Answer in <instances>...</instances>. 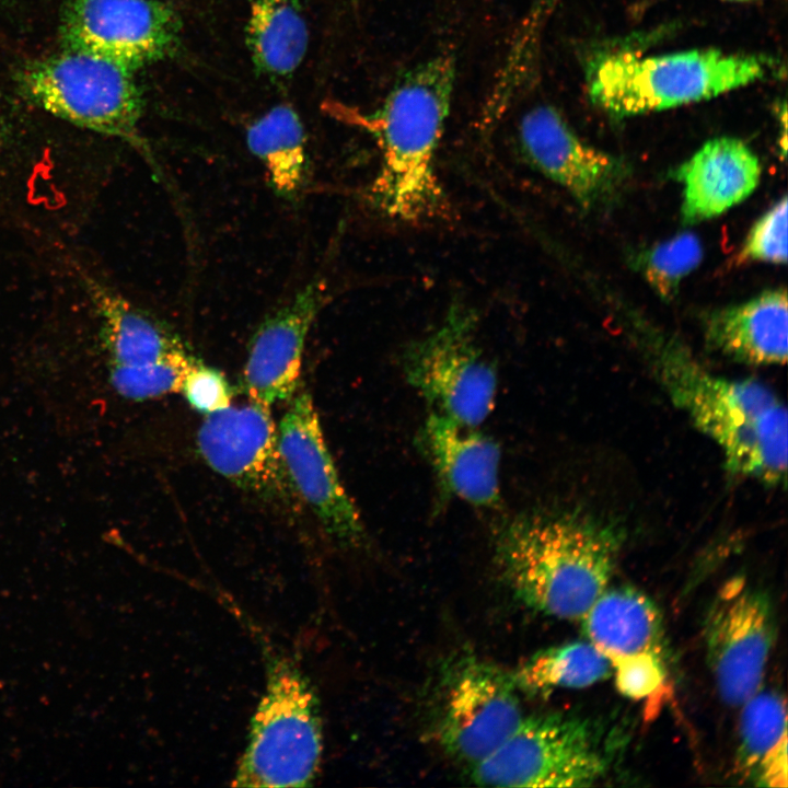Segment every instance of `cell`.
<instances>
[{
	"instance_id": "obj_27",
	"label": "cell",
	"mask_w": 788,
	"mask_h": 788,
	"mask_svg": "<svg viewBox=\"0 0 788 788\" xmlns=\"http://www.w3.org/2000/svg\"><path fill=\"white\" fill-rule=\"evenodd\" d=\"M787 262V197L783 196L751 228L737 257V264Z\"/></svg>"
},
{
	"instance_id": "obj_28",
	"label": "cell",
	"mask_w": 788,
	"mask_h": 788,
	"mask_svg": "<svg viewBox=\"0 0 788 788\" xmlns=\"http://www.w3.org/2000/svg\"><path fill=\"white\" fill-rule=\"evenodd\" d=\"M617 690L625 696L640 699L657 692L665 681L663 656L641 652L612 663Z\"/></svg>"
},
{
	"instance_id": "obj_13",
	"label": "cell",
	"mask_w": 788,
	"mask_h": 788,
	"mask_svg": "<svg viewBox=\"0 0 788 788\" xmlns=\"http://www.w3.org/2000/svg\"><path fill=\"white\" fill-rule=\"evenodd\" d=\"M277 426L281 459L301 505L341 546L366 537L361 517L343 486L310 393L296 392Z\"/></svg>"
},
{
	"instance_id": "obj_21",
	"label": "cell",
	"mask_w": 788,
	"mask_h": 788,
	"mask_svg": "<svg viewBox=\"0 0 788 788\" xmlns=\"http://www.w3.org/2000/svg\"><path fill=\"white\" fill-rule=\"evenodd\" d=\"M246 45L252 61L270 79H287L304 59L309 31L294 0H247Z\"/></svg>"
},
{
	"instance_id": "obj_22",
	"label": "cell",
	"mask_w": 788,
	"mask_h": 788,
	"mask_svg": "<svg viewBox=\"0 0 788 788\" xmlns=\"http://www.w3.org/2000/svg\"><path fill=\"white\" fill-rule=\"evenodd\" d=\"M246 143L265 166L274 189L286 198L296 196L306 173V139L294 108L288 104L270 108L247 127Z\"/></svg>"
},
{
	"instance_id": "obj_18",
	"label": "cell",
	"mask_w": 788,
	"mask_h": 788,
	"mask_svg": "<svg viewBox=\"0 0 788 788\" xmlns=\"http://www.w3.org/2000/svg\"><path fill=\"white\" fill-rule=\"evenodd\" d=\"M707 345L735 361L781 366L788 352V304L784 288L710 312L704 322Z\"/></svg>"
},
{
	"instance_id": "obj_7",
	"label": "cell",
	"mask_w": 788,
	"mask_h": 788,
	"mask_svg": "<svg viewBox=\"0 0 788 788\" xmlns=\"http://www.w3.org/2000/svg\"><path fill=\"white\" fill-rule=\"evenodd\" d=\"M475 310L455 299L440 324L404 354V372L431 412L478 427L491 413L497 373L476 340Z\"/></svg>"
},
{
	"instance_id": "obj_10",
	"label": "cell",
	"mask_w": 788,
	"mask_h": 788,
	"mask_svg": "<svg viewBox=\"0 0 788 788\" xmlns=\"http://www.w3.org/2000/svg\"><path fill=\"white\" fill-rule=\"evenodd\" d=\"M768 595L745 578L728 580L704 624L706 657L721 699L741 707L761 691L775 641Z\"/></svg>"
},
{
	"instance_id": "obj_30",
	"label": "cell",
	"mask_w": 788,
	"mask_h": 788,
	"mask_svg": "<svg viewBox=\"0 0 788 788\" xmlns=\"http://www.w3.org/2000/svg\"><path fill=\"white\" fill-rule=\"evenodd\" d=\"M561 0H533L531 10L510 48L509 57L520 62L533 58L537 37L547 18Z\"/></svg>"
},
{
	"instance_id": "obj_12",
	"label": "cell",
	"mask_w": 788,
	"mask_h": 788,
	"mask_svg": "<svg viewBox=\"0 0 788 788\" xmlns=\"http://www.w3.org/2000/svg\"><path fill=\"white\" fill-rule=\"evenodd\" d=\"M196 443L204 461L237 487L289 511L301 506L281 459L270 408L250 402L205 415Z\"/></svg>"
},
{
	"instance_id": "obj_20",
	"label": "cell",
	"mask_w": 788,
	"mask_h": 788,
	"mask_svg": "<svg viewBox=\"0 0 788 788\" xmlns=\"http://www.w3.org/2000/svg\"><path fill=\"white\" fill-rule=\"evenodd\" d=\"M96 309L111 367L146 364L185 351L184 345L161 324L102 281L82 274Z\"/></svg>"
},
{
	"instance_id": "obj_3",
	"label": "cell",
	"mask_w": 788,
	"mask_h": 788,
	"mask_svg": "<svg viewBox=\"0 0 788 788\" xmlns=\"http://www.w3.org/2000/svg\"><path fill=\"white\" fill-rule=\"evenodd\" d=\"M650 368L672 403L721 451L727 470L770 486L787 480L785 404L762 382L702 367L683 347L653 340Z\"/></svg>"
},
{
	"instance_id": "obj_5",
	"label": "cell",
	"mask_w": 788,
	"mask_h": 788,
	"mask_svg": "<svg viewBox=\"0 0 788 788\" xmlns=\"http://www.w3.org/2000/svg\"><path fill=\"white\" fill-rule=\"evenodd\" d=\"M266 688L252 719L232 785L306 787L320 770L323 732L313 685L296 662L271 653Z\"/></svg>"
},
{
	"instance_id": "obj_29",
	"label": "cell",
	"mask_w": 788,
	"mask_h": 788,
	"mask_svg": "<svg viewBox=\"0 0 788 788\" xmlns=\"http://www.w3.org/2000/svg\"><path fill=\"white\" fill-rule=\"evenodd\" d=\"M196 412L209 415L232 403V391L225 376L198 360L187 371L181 392Z\"/></svg>"
},
{
	"instance_id": "obj_31",
	"label": "cell",
	"mask_w": 788,
	"mask_h": 788,
	"mask_svg": "<svg viewBox=\"0 0 788 788\" xmlns=\"http://www.w3.org/2000/svg\"><path fill=\"white\" fill-rule=\"evenodd\" d=\"M755 770L760 785L787 787V738L760 762Z\"/></svg>"
},
{
	"instance_id": "obj_4",
	"label": "cell",
	"mask_w": 788,
	"mask_h": 788,
	"mask_svg": "<svg viewBox=\"0 0 788 788\" xmlns=\"http://www.w3.org/2000/svg\"><path fill=\"white\" fill-rule=\"evenodd\" d=\"M776 70L769 58L691 49L661 55L601 53L589 61L591 102L615 117L665 111L744 88Z\"/></svg>"
},
{
	"instance_id": "obj_11",
	"label": "cell",
	"mask_w": 788,
	"mask_h": 788,
	"mask_svg": "<svg viewBox=\"0 0 788 788\" xmlns=\"http://www.w3.org/2000/svg\"><path fill=\"white\" fill-rule=\"evenodd\" d=\"M181 33L177 11L160 0H66L59 23L63 49L96 55L132 71L174 54Z\"/></svg>"
},
{
	"instance_id": "obj_33",
	"label": "cell",
	"mask_w": 788,
	"mask_h": 788,
	"mask_svg": "<svg viewBox=\"0 0 788 788\" xmlns=\"http://www.w3.org/2000/svg\"><path fill=\"white\" fill-rule=\"evenodd\" d=\"M726 1H733V2H745V1H751V0H726Z\"/></svg>"
},
{
	"instance_id": "obj_1",
	"label": "cell",
	"mask_w": 788,
	"mask_h": 788,
	"mask_svg": "<svg viewBox=\"0 0 788 788\" xmlns=\"http://www.w3.org/2000/svg\"><path fill=\"white\" fill-rule=\"evenodd\" d=\"M454 82V58L441 54L406 71L373 111L335 101L324 103L327 114L375 140L381 160L368 188V200L383 216L419 223L448 215L436 157Z\"/></svg>"
},
{
	"instance_id": "obj_16",
	"label": "cell",
	"mask_w": 788,
	"mask_h": 788,
	"mask_svg": "<svg viewBox=\"0 0 788 788\" xmlns=\"http://www.w3.org/2000/svg\"><path fill=\"white\" fill-rule=\"evenodd\" d=\"M476 428L431 412L420 429L419 445L444 493L491 508L500 501V447Z\"/></svg>"
},
{
	"instance_id": "obj_34",
	"label": "cell",
	"mask_w": 788,
	"mask_h": 788,
	"mask_svg": "<svg viewBox=\"0 0 788 788\" xmlns=\"http://www.w3.org/2000/svg\"><path fill=\"white\" fill-rule=\"evenodd\" d=\"M9 0H0V2H8Z\"/></svg>"
},
{
	"instance_id": "obj_23",
	"label": "cell",
	"mask_w": 788,
	"mask_h": 788,
	"mask_svg": "<svg viewBox=\"0 0 788 788\" xmlns=\"http://www.w3.org/2000/svg\"><path fill=\"white\" fill-rule=\"evenodd\" d=\"M611 662L589 641H572L540 650L514 674L518 690L544 695L556 688H584L605 680Z\"/></svg>"
},
{
	"instance_id": "obj_26",
	"label": "cell",
	"mask_w": 788,
	"mask_h": 788,
	"mask_svg": "<svg viewBox=\"0 0 788 788\" xmlns=\"http://www.w3.org/2000/svg\"><path fill=\"white\" fill-rule=\"evenodd\" d=\"M196 361L185 350L146 364L111 367V382L118 394L132 401L179 393L187 371Z\"/></svg>"
},
{
	"instance_id": "obj_15",
	"label": "cell",
	"mask_w": 788,
	"mask_h": 788,
	"mask_svg": "<svg viewBox=\"0 0 788 788\" xmlns=\"http://www.w3.org/2000/svg\"><path fill=\"white\" fill-rule=\"evenodd\" d=\"M325 298L323 283L312 281L258 326L243 371L250 402L270 408L297 392L306 337Z\"/></svg>"
},
{
	"instance_id": "obj_19",
	"label": "cell",
	"mask_w": 788,
	"mask_h": 788,
	"mask_svg": "<svg viewBox=\"0 0 788 788\" xmlns=\"http://www.w3.org/2000/svg\"><path fill=\"white\" fill-rule=\"evenodd\" d=\"M580 622L588 641L611 665L641 652L662 654L661 616L653 602L638 590L606 588Z\"/></svg>"
},
{
	"instance_id": "obj_17",
	"label": "cell",
	"mask_w": 788,
	"mask_h": 788,
	"mask_svg": "<svg viewBox=\"0 0 788 788\" xmlns=\"http://www.w3.org/2000/svg\"><path fill=\"white\" fill-rule=\"evenodd\" d=\"M761 171L758 158L740 139L707 141L675 172L683 184V222L715 218L743 201L758 185Z\"/></svg>"
},
{
	"instance_id": "obj_8",
	"label": "cell",
	"mask_w": 788,
	"mask_h": 788,
	"mask_svg": "<svg viewBox=\"0 0 788 788\" xmlns=\"http://www.w3.org/2000/svg\"><path fill=\"white\" fill-rule=\"evenodd\" d=\"M584 719L559 714L523 717L472 778L490 787H587L603 777L607 760Z\"/></svg>"
},
{
	"instance_id": "obj_25",
	"label": "cell",
	"mask_w": 788,
	"mask_h": 788,
	"mask_svg": "<svg viewBox=\"0 0 788 788\" xmlns=\"http://www.w3.org/2000/svg\"><path fill=\"white\" fill-rule=\"evenodd\" d=\"M702 258L700 240L694 233L684 232L640 253L635 263L656 293L670 300Z\"/></svg>"
},
{
	"instance_id": "obj_14",
	"label": "cell",
	"mask_w": 788,
	"mask_h": 788,
	"mask_svg": "<svg viewBox=\"0 0 788 788\" xmlns=\"http://www.w3.org/2000/svg\"><path fill=\"white\" fill-rule=\"evenodd\" d=\"M518 139L526 162L584 209L612 201L629 175L622 159L587 143L549 105L522 116Z\"/></svg>"
},
{
	"instance_id": "obj_32",
	"label": "cell",
	"mask_w": 788,
	"mask_h": 788,
	"mask_svg": "<svg viewBox=\"0 0 788 788\" xmlns=\"http://www.w3.org/2000/svg\"><path fill=\"white\" fill-rule=\"evenodd\" d=\"M11 136V123L0 101V151L7 144Z\"/></svg>"
},
{
	"instance_id": "obj_9",
	"label": "cell",
	"mask_w": 788,
	"mask_h": 788,
	"mask_svg": "<svg viewBox=\"0 0 788 788\" xmlns=\"http://www.w3.org/2000/svg\"><path fill=\"white\" fill-rule=\"evenodd\" d=\"M512 674L476 657L451 664L441 681L436 732L439 744L460 762L475 766L523 719Z\"/></svg>"
},
{
	"instance_id": "obj_24",
	"label": "cell",
	"mask_w": 788,
	"mask_h": 788,
	"mask_svg": "<svg viewBox=\"0 0 788 788\" xmlns=\"http://www.w3.org/2000/svg\"><path fill=\"white\" fill-rule=\"evenodd\" d=\"M738 762L744 770L760 762L787 738V714L777 693L757 692L742 706Z\"/></svg>"
},
{
	"instance_id": "obj_6",
	"label": "cell",
	"mask_w": 788,
	"mask_h": 788,
	"mask_svg": "<svg viewBox=\"0 0 788 788\" xmlns=\"http://www.w3.org/2000/svg\"><path fill=\"white\" fill-rule=\"evenodd\" d=\"M134 72L96 55L63 49L25 63L16 82L22 95L43 111L150 157L140 136L143 103Z\"/></svg>"
},
{
	"instance_id": "obj_2",
	"label": "cell",
	"mask_w": 788,
	"mask_h": 788,
	"mask_svg": "<svg viewBox=\"0 0 788 788\" xmlns=\"http://www.w3.org/2000/svg\"><path fill=\"white\" fill-rule=\"evenodd\" d=\"M622 533L580 510L535 511L503 524L495 541L501 576L529 607L580 621L609 587Z\"/></svg>"
}]
</instances>
